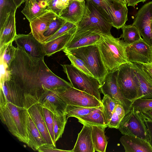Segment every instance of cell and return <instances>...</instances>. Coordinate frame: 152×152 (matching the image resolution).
Returning a JSON list of instances; mask_svg holds the SVG:
<instances>
[{
	"label": "cell",
	"mask_w": 152,
	"mask_h": 152,
	"mask_svg": "<svg viewBox=\"0 0 152 152\" xmlns=\"http://www.w3.org/2000/svg\"><path fill=\"white\" fill-rule=\"evenodd\" d=\"M8 69L9 79L21 88L24 96L37 100L48 90L72 87L70 83L52 72L44 59L30 57L18 46Z\"/></svg>",
	"instance_id": "6da1fadb"
},
{
	"label": "cell",
	"mask_w": 152,
	"mask_h": 152,
	"mask_svg": "<svg viewBox=\"0 0 152 152\" xmlns=\"http://www.w3.org/2000/svg\"><path fill=\"white\" fill-rule=\"evenodd\" d=\"M96 45L102 62L108 72L117 70L121 65L129 63L126 49L129 45L111 34H101Z\"/></svg>",
	"instance_id": "7a4b0ae2"
},
{
	"label": "cell",
	"mask_w": 152,
	"mask_h": 152,
	"mask_svg": "<svg viewBox=\"0 0 152 152\" xmlns=\"http://www.w3.org/2000/svg\"><path fill=\"white\" fill-rule=\"evenodd\" d=\"M28 113L25 107L10 102L0 104V118L9 131L20 141L28 144Z\"/></svg>",
	"instance_id": "3957f363"
},
{
	"label": "cell",
	"mask_w": 152,
	"mask_h": 152,
	"mask_svg": "<svg viewBox=\"0 0 152 152\" xmlns=\"http://www.w3.org/2000/svg\"><path fill=\"white\" fill-rule=\"evenodd\" d=\"M86 1L85 12L77 24L76 32L87 31L100 35L111 34V23L91 1Z\"/></svg>",
	"instance_id": "277c9868"
},
{
	"label": "cell",
	"mask_w": 152,
	"mask_h": 152,
	"mask_svg": "<svg viewBox=\"0 0 152 152\" xmlns=\"http://www.w3.org/2000/svg\"><path fill=\"white\" fill-rule=\"evenodd\" d=\"M67 51L82 60L94 77L98 81L100 86L102 84L108 72L102 62L96 45Z\"/></svg>",
	"instance_id": "5b68a950"
},
{
	"label": "cell",
	"mask_w": 152,
	"mask_h": 152,
	"mask_svg": "<svg viewBox=\"0 0 152 152\" xmlns=\"http://www.w3.org/2000/svg\"><path fill=\"white\" fill-rule=\"evenodd\" d=\"M61 66L73 87L94 96L101 102L100 85L97 79L83 72L71 64Z\"/></svg>",
	"instance_id": "8992f818"
},
{
	"label": "cell",
	"mask_w": 152,
	"mask_h": 152,
	"mask_svg": "<svg viewBox=\"0 0 152 152\" xmlns=\"http://www.w3.org/2000/svg\"><path fill=\"white\" fill-rule=\"evenodd\" d=\"M121 133L136 137L148 142L149 136L145 123L140 111L131 107L120 123Z\"/></svg>",
	"instance_id": "52a82bcc"
},
{
	"label": "cell",
	"mask_w": 152,
	"mask_h": 152,
	"mask_svg": "<svg viewBox=\"0 0 152 152\" xmlns=\"http://www.w3.org/2000/svg\"><path fill=\"white\" fill-rule=\"evenodd\" d=\"M116 79L120 90L125 98L132 102L135 100L139 83L137 77L129 62L119 66L117 70Z\"/></svg>",
	"instance_id": "ba28073f"
},
{
	"label": "cell",
	"mask_w": 152,
	"mask_h": 152,
	"mask_svg": "<svg viewBox=\"0 0 152 152\" xmlns=\"http://www.w3.org/2000/svg\"><path fill=\"white\" fill-rule=\"evenodd\" d=\"M24 96V107L40 132L46 147L56 148L45 123L43 107L37 99L31 96Z\"/></svg>",
	"instance_id": "9c48e42d"
},
{
	"label": "cell",
	"mask_w": 152,
	"mask_h": 152,
	"mask_svg": "<svg viewBox=\"0 0 152 152\" xmlns=\"http://www.w3.org/2000/svg\"><path fill=\"white\" fill-rule=\"evenodd\" d=\"M58 91L59 95L68 105L87 107L102 105V102L94 96L72 87L62 88Z\"/></svg>",
	"instance_id": "30bf717a"
},
{
	"label": "cell",
	"mask_w": 152,
	"mask_h": 152,
	"mask_svg": "<svg viewBox=\"0 0 152 152\" xmlns=\"http://www.w3.org/2000/svg\"><path fill=\"white\" fill-rule=\"evenodd\" d=\"M117 70L108 72L102 84L100 86V92L107 95L124 107L125 113L131 107L132 102L126 99L121 93L118 87L116 79Z\"/></svg>",
	"instance_id": "8fae6325"
},
{
	"label": "cell",
	"mask_w": 152,
	"mask_h": 152,
	"mask_svg": "<svg viewBox=\"0 0 152 152\" xmlns=\"http://www.w3.org/2000/svg\"><path fill=\"white\" fill-rule=\"evenodd\" d=\"M0 83V104L10 102L25 107L24 95L20 87L10 79Z\"/></svg>",
	"instance_id": "7c38bea8"
},
{
	"label": "cell",
	"mask_w": 152,
	"mask_h": 152,
	"mask_svg": "<svg viewBox=\"0 0 152 152\" xmlns=\"http://www.w3.org/2000/svg\"><path fill=\"white\" fill-rule=\"evenodd\" d=\"M58 90H50L45 92L38 101L43 107L59 116L66 113L68 104L59 95Z\"/></svg>",
	"instance_id": "4fadbf2b"
},
{
	"label": "cell",
	"mask_w": 152,
	"mask_h": 152,
	"mask_svg": "<svg viewBox=\"0 0 152 152\" xmlns=\"http://www.w3.org/2000/svg\"><path fill=\"white\" fill-rule=\"evenodd\" d=\"M151 48L142 38L133 44L128 45L126 53L129 61L142 65L151 63Z\"/></svg>",
	"instance_id": "5bb4252c"
},
{
	"label": "cell",
	"mask_w": 152,
	"mask_h": 152,
	"mask_svg": "<svg viewBox=\"0 0 152 152\" xmlns=\"http://www.w3.org/2000/svg\"><path fill=\"white\" fill-rule=\"evenodd\" d=\"M14 41L17 46L21 48L30 57L44 59L45 55L42 45L31 33L28 34H17Z\"/></svg>",
	"instance_id": "9a60e30c"
},
{
	"label": "cell",
	"mask_w": 152,
	"mask_h": 152,
	"mask_svg": "<svg viewBox=\"0 0 152 152\" xmlns=\"http://www.w3.org/2000/svg\"><path fill=\"white\" fill-rule=\"evenodd\" d=\"M57 15L52 11H49L37 17L30 22L31 33L34 37L42 44L47 40L44 33L48 29L52 20Z\"/></svg>",
	"instance_id": "2e32d148"
},
{
	"label": "cell",
	"mask_w": 152,
	"mask_h": 152,
	"mask_svg": "<svg viewBox=\"0 0 152 152\" xmlns=\"http://www.w3.org/2000/svg\"><path fill=\"white\" fill-rule=\"evenodd\" d=\"M129 63L133 69L139 82V87L136 99L152 98V79L142 64Z\"/></svg>",
	"instance_id": "e0dca14e"
},
{
	"label": "cell",
	"mask_w": 152,
	"mask_h": 152,
	"mask_svg": "<svg viewBox=\"0 0 152 152\" xmlns=\"http://www.w3.org/2000/svg\"><path fill=\"white\" fill-rule=\"evenodd\" d=\"M86 9L85 1L70 0L58 16L67 21L77 25L82 20Z\"/></svg>",
	"instance_id": "ac0fdd59"
},
{
	"label": "cell",
	"mask_w": 152,
	"mask_h": 152,
	"mask_svg": "<svg viewBox=\"0 0 152 152\" xmlns=\"http://www.w3.org/2000/svg\"><path fill=\"white\" fill-rule=\"evenodd\" d=\"M100 37V34L89 31L76 32L63 50H69L80 47L96 45Z\"/></svg>",
	"instance_id": "d6986e66"
},
{
	"label": "cell",
	"mask_w": 152,
	"mask_h": 152,
	"mask_svg": "<svg viewBox=\"0 0 152 152\" xmlns=\"http://www.w3.org/2000/svg\"><path fill=\"white\" fill-rule=\"evenodd\" d=\"M112 19L111 25L117 29L121 28L128 20L126 5L115 0H105Z\"/></svg>",
	"instance_id": "ffe728a7"
},
{
	"label": "cell",
	"mask_w": 152,
	"mask_h": 152,
	"mask_svg": "<svg viewBox=\"0 0 152 152\" xmlns=\"http://www.w3.org/2000/svg\"><path fill=\"white\" fill-rule=\"evenodd\" d=\"M77 28V26L66 32L61 36L42 44L45 56H50L56 52L63 51L76 32Z\"/></svg>",
	"instance_id": "44dd1931"
},
{
	"label": "cell",
	"mask_w": 152,
	"mask_h": 152,
	"mask_svg": "<svg viewBox=\"0 0 152 152\" xmlns=\"http://www.w3.org/2000/svg\"><path fill=\"white\" fill-rule=\"evenodd\" d=\"M120 141L126 152H152L149 142L139 137L124 135Z\"/></svg>",
	"instance_id": "7402d4cb"
},
{
	"label": "cell",
	"mask_w": 152,
	"mask_h": 152,
	"mask_svg": "<svg viewBox=\"0 0 152 152\" xmlns=\"http://www.w3.org/2000/svg\"><path fill=\"white\" fill-rule=\"evenodd\" d=\"M92 126L83 125L72 152H94L95 151L92 138Z\"/></svg>",
	"instance_id": "603a6c76"
},
{
	"label": "cell",
	"mask_w": 152,
	"mask_h": 152,
	"mask_svg": "<svg viewBox=\"0 0 152 152\" xmlns=\"http://www.w3.org/2000/svg\"><path fill=\"white\" fill-rule=\"evenodd\" d=\"M152 20V1L146 3L142 7L136 14L133 23L139 32L146 31L151 29Z\"/></svg>",
	"instance_id": "cb8c5ba5"
},
{
	"label": "cell",
	"mask_w": 152,
	"mask_h": 152,
	"mask_svg": "<svg viewBox=\"0 0 152 152\" xmlns=\"http://www.w3.org/2000/svg\"><path fill=\"white\" fill-rule=\"evenodd\" d=\"M15 14L10 13L3 24L0 26V48L13 42L16 37Z\"/></svg>",
	"instance_id": "d4e9b609"
},
{
	"label": "cell",
	"mask_w": 152,
	"mask_h": 152,
	"mask_svg": "<svg viewBox=\"0 0 152 152\" xmlns=\"http://www.w3.org/2000/svg\"><path fill=\"white\" fill-rule=\"evenodd\" d=\"M27 131L28 142L27 145L34 151L41 146L46 147L45 141L37 128L28 113Z\"/></svg>",
	"instance_id": "484cf974"
},
{
	"label": "cell",
	"mask_w": 152,
	"mask_h": 152,
	"mask_svg": "<svg viewBox=\"0 0 152 152\" xmlns=\"http://www.w3.org/2000/svg\"><path fill=\"white\" fill-rule=\"evenodd\" d=\"M21 13L30 22L33 19L49 11L47 7L37 0H26Z\"/></svg>",
	"instance_id": "4316f807"
},
{
	"label": "cell",
	"mask_w": 152,
	"mask_h": 152,
	"mask_svg": "<svg viewBox=\"0 0 152 152\" xmlns=\"http://www.w3.org/2000/svg\"><path fill=\"white\" fill-rule=\"evenodd\" d=\"M79 122L83 125L108 127L103 115L102 105L97 107L88 114L77 117Z\"/></svg>",
	"instance_id": "83f0119b"
},
{
	"label": "cell",
	"mask_w": 152,
	"mask_h": 152,
	"mask_svg": "<svg viewBox=\"0 0 152 152\" xmlns=\"http://www.w3.org/2000/svg\"><path fill=\"white\" fill-rule=\"evenodd\" d=\"M92 138L94 150L99 152H105L108 142L104 133L106 127L93 126Z\"/></svg>",
	"instance_id": "f1b7e54d"
},
{
	"label": "cell",
	"mask_w": 152,
	"mask_h": 152,
	"mask_svg": "<svg viewBox=\"0 0 152 152\" xmlns=\"http://www.w3.org/2000/svg\"><path fill=\"white\" fill-rule=\"evenodd\" d=\"M121 28L123 33L119 38H123L124 40L129 45L133 44L142 39L137 28L132 24H125Z\"/></svg>",
	"instance_id": "f546056e"
},
{
	"label": "cell",
	"mask_w": 152,
	"mask_h": 152,
	"mask_svg": "<svg viewBox=\"0 0 152 152\" xmlns=\"http://www.w3.org/2000/svg\"><path fill=\"white\" fill-rule=\"evenodd\" d=\"M17 8L13 0H0V26L10 13L16 12Z\"/></svg>",
	"instance_id": "4dcf8cb0"
},
{
	"label": "cell",
	"mask_w": 152,
	"mask_h": 152,
	"mask_svg": "<svg viewBox=\"0 0 152 152\" xmlns=\"http://www.w3.org/2000/svg\"><path fill=\"white\" fill-rule=\"evenodd\" d=\"M53 116L54 132L56 142L61 137L67 119L66 113L59 116L53 114Z\"/></svg>",
	"instance_id": "1f68e13d"
},
{
	"label": "cell",
	"mask_w": 152,
	"mask_h": 152,
	"mask_svg": "<svg viewBox=\"0 0 152 152\" xmlns=\"http://www.w3.org/2000/svg\"><path fill=\"white\" fill-rule=\"evenodd\" d=\"M97 107H87L72 105H68L66 113V118L70 117L76 118L87 115Z\"/></svg>",
	"instance_id": "d6a6232c"
},
{
	"label": "cell",
	"mask_w": 152,
	"mask_h": 152,
	"mask_svg": "<svg viewBox=\"0 0 152 152\" xmlns=\"http://www.w3.org/2000/svg\"><path fill=\"white\" fill-rule=\"evenodd\" d=\"M102 107L105 122L108 125L113 111L116 104L115 102L107 95H104L102 100Z\"/></svg>",
	"instance_id": "836d02e7"
},
{
	"label": "cell",
	"mask_w": 152,
	"mask_h": 152,
	"mask_svg": "<svg viewBox=\"0 0 152 152\" xmlns=\"http://www.w3.org/2000/svg\"><path fill=\"white\" fill-rule=\"evenodd\" d=\"M11 42L0 48V58L9 66L15 55L16 48Z\"/></svg>",
	"instance_id": "e575fe53"
},
{
	"label": "cell",
	"mask_w": 152,
	"mask_h": 152,
	"mask_svg": "<svg viewBox=\"0 0 152 152\" xmlns=\"http://www.w3.org/2000/svg\"><path fill=\"white\" fill-rule=\"evenodd\" d=\"M125 114V111L123 107L119 104H116L108 127L110 128L118 129L120 123Z\"/></svg>",
	"instance_id": "d590c367"
},
{
	"label": "cell",
	"mask_w": 152,
	"mask_h": 152,
	"mask_svg": "<svg viewBox=\"0 0 152 152\" xmlns=\"http://www.w3.org/2000/svg\"><path fill=\"white\" fill-rule=\"evenodd\" d=\"M67 21L57 15L51 20L48 29L44 33L48 39L54 34Z\"/></svg>",
	"instance_id": "8d00e7d4"
},
{
	"label": "cell",
	"mask_w": 152,
	"mask_h": 152,
	"mask_svg": "<svg viewBox=\"0 0 152 152\" xmlns=\"http://www.w3.org/2000/svg\"><path fill=\"white\" fill-rule=\"evenodd\" d=\"M63 51L68 58L72 64L86 74L94 77L86 64L82 60L76 57L66 50H63Z\"/></svg>",
	"instance_id": "74e56055"
},
{
	"label": "cell",
	"mask_w": 152,
	"mask_h": 152,
	"mask_svg": "<svg viewBox=\"0 0 152 152\" xmlns=\"http://www.w3.org/2000/svg\"><path fill=\"white\" fill-rule=\"evenodd\" d=\"M43 112L45 123L51 138L56 145L53 130V113L48 109L43 107Z\"/></svg>",
	"instance_id": "f35d334b"
},
{
	"label": "cell",
	"mask_w": 152,
	"mask_h": 152,
	"mask_svg": "<svg viewBox=\"0 0 152 152\" xmlns=\"http://www.w3.org/2000/svg\"><path fill=\"white\" fill-rule=\"evenodd\" d=\"M70 0H52L48 4V8L58 15L61 11L68 5Z\"/></svg>",
	"instance_id": "ab89813d"
},
{
	"label": "cell",
	"mask_w": 152,
	"mask_h": 152,
	"mask_svg": "<svg viewBox=\"0 0 152 152\" xmlns=\"http://www.w3.org/2000/svg\"><path fill=\"white\" fill-rule=\"evenodd\" d=\"M131 107L139 111L152 109V98L136 99L132 102Z\"/></svg>",
	"instance_id": "60d3db41"
},
{
	"label": "cell",
	"mask_w": 152,
	"mask_h": 152,
	"mask_svg": "<svg viewBox=\"0 0 152 152\" xmlns=\"http://www.w3.org/2000/svg\"><path fill=\"white\" fill-rule=\"evenodd\" d=\"M90 0L97 7L111 24L112 19L105 0Z\"/></svg>",
	"instance_id": "b9f144b4"
},
{
	"label": "cell",
	"mask_w": 152,
	"mask_h": 152,
	"mask_svg": "<svg viewBox=\"0 0 152 152\" xmlns=\"http://www.w3.org/2000/svg\"><path fill=\"white\" fill-rule=\"evenodd\" d=\"M77 26L76 24L66 21L56 32L48 39L46 42L50 41L61 36L66 32Z\"/></svg>",
	"instance_id": "7bdbcfd3"
},
{
	"label": "cell",
	"mask_w": 152,
	"mask_h": 152,
	"mask_svg": "<svg viewBox=\"0 0 152 152\" xmlns=\"http://www.w3.org/2000/svg\"><path fill=\"white\" fill-rule=\"evenodd\" d=\"M9 66L0 59V80L2 82L8 80L9 79L10 72Z\"/></svg>",
	"instance_id": "ee69618b"
},
{
	"label": "cell",
	"mask_w": 152,
	"mask_h": 152,
	"mask_svg": "<svg viewBox=\"0 0 152 152\" xmlns=\"http://www.w3.org/2000/svg\"><path fill=\"white\" fill-rule=\"evenodd\" d=\"M143 118L147 129L149 136L148 142L152 147V121L147 118Z\"/></svg>",
	"instance_id": "f6af8a7d"
},
{
	"label": "cell",
	"mask_w": 152,
	"mask_h": 152,
	"mask_svg": "<svg viewBox=\"0 0 152 152\" xmlns=\"http://www.w3.org/2000/svg\"><path fill=\"white\" fill-rule=\"evenodd\" d=\"M37 151L39 152H72L71 150H61L45 146L40 147L38 148Z\"/></svg>",
	"instance_id": "bcb514c9"
},
{
	"label": "cell",
	"mask_w": 152,
	"mask_h": 152,
	"mask_svg": "<svg viewBox=\"0 0 152 152\" xmlns=\"http://www.w3.org/2000/svg\"><path fill=\"white\" fill-rule=\"evenodd\" d=\"M140 111L142 117L152 121V109Z\"/></svg>",
	"instance_id": "7dc6e473"
},
{
	"label": "cell",
	"mask_w": 152,
	"mask_h": 152,
	"mask_svg": "<svg viewBox=\"0 0 152 152\" xmlns=\"http://www.w3.org/2000/svg\"><path fill=\"white\" fill-rule=\"evenodd\" d=\"M143 68L152 79V63L142 64Z\"/></svg>",
	"instance_id": "c3c4849f"
},
{
	"label": "cell",
	"mask_w": 152,
	"mask_h": 152,
	"mask_svg": "<svg viewBox=\"0 0 152 152\" xmlns=\"http://www.w3.org/2000/svg\"><path fill=\"white\" fill-rule=\"evenodd\" d=\"M147 0H130L127 5L128 6H131L134 7L135 5L140 2L143 3L146 1Z\"/></svg>",
	"instance_id": "681fc988"
},
{
	"label": "cell",
	"mask_w": 152,
	"mask_h": 152,
	"mask_svg": "<svg viewBox=\"0 0 152 152\" xmlns=\"http://www.w3.org/2000/svg\"><path fill=\"white\" fill-rule=\"evenodd\" d=\"M17 7H19L22 4L25 2L26 0H13Z\"/></svg>",
	"instance_id": "f907efd6"
},
{
	"label": "cell",
	"mask_w": 152,
	"mask_h": 152,
	"mask_svg": "<svg viewBox=\"0 0 152 152\" xmlns=\"http://www.w3.org/2000/svg\"><path fill=\"white\" fill-rule=\"evenodd\" d=\"M41 3L44 6L47 7L48 4L47 3V0H37Z\"/></svg>",
	"instance_id": "816d5d0a"
},
{
	"label": "cell",
	"mask_w": 152,
	"mask_h": 152,
	"mask_svg": "<svg viewBox=\"0 0 152 152\" xmlns=\"http://www.w3.org/2000/svg\"><path fill=\"white\" fill-rule=\"evenodd\" d=\"M116 1L121 3L127 5V3L126 0H115Z\"/></svg>",
	"instance_id": "f5cc1de1"
},
{
	"label": "cell",
	"mask_w": 152,
	"mask_h": 152,
	"mask_svg": "<svg viewBox=\"0 0 152 152\" xmlns=\"http://www.w3.org/2000/svg\"><path fill=\"white\" fill-rule=\"evenodd\" d=\"M151 63H152V47L151 48Z\"/></svg>",
	"instance_id": "db71d44e"
},
{
	"label": "cell",
	"mask_w": 152,
	"mask_h": 152,
	"mask_svg": "<svg viewBox=\"0 0 152 152\" xmlns=\"http://www.w3.org/2000/svg\"><path fill=\"white\" fill-rule=\"evenodd\" d=\"M51 0H47V2L48 5V4L50 3V2L51 1Z\"/></svg>",
	"instance_id": "11a10c76"
},
{
	"label": "cell",
	"mask_w": 152,
	"mask_h": 152,
	"mask_svg": "<svg viewBox=\"0 0 152 152\" xmlns=\"http://www.w3.org/2000/svg\"><path fill=\"white\" fill-rule=\"evenodd\" d=\"M151 31H152V20H151Z\"/></svg>",
	"instance_id": "9f6ffc18"
},
{
	"label": "cell",
	"mask_w": 152,
	"mask_h": 152,
	"mask_svg": "<svg viewBox=\"0 0 152 152\" xmlns=\"http://www.w3.org/2000/svg\"><path fill=\"white\" fill-rule=\"evenodd\" d=\"M77 0L78 1H85V0Z\"/></svg>",
	"instance_id": "6f0895ef"
},
{
	"label": "cell",
	"mask_w": 152,
	"mask_h": 152,
	"mask_svg": "<svg viewBox=\"0 0 152 152\" xmlns=\"http://www.w3.org/2000/svg\"><path fill=\"white\" fill-rule=\"evenodd\" d=\"M126 0V1L127 4L128 3V2L129 1H130V0Z\"/></svg>",
	"instance_id": "680465c9"
},
{
	"label": "cell",
	"mask_w": 152,
	"mask_h": 152,
	"mask_svg": "<svg viewBox=\"0 0 152 152\" xmlns=\"http://www.w3.org/2000/svg\"></svg>",
	"instance_id": "91938a15"
}]
</instances>
